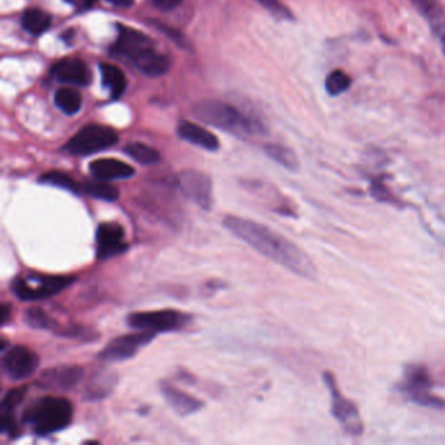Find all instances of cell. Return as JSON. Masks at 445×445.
Returning <instances> with one entry per match:
<instances>
[{
	"mask_svg": "<svg viewBox=\"0 0 445 445\" xmlns=\"http://www.w3.org/2000/svg\"><path fill=\"white\" fill-rule=\"evenodd\" d=\"M224 228L259 254H264L295 274L310 280L316 277V267L310 256L295 243L265 225L246 218L228 216L224 219Z\"/></svg>",
	"mask_w": 445,
	"mask_h": 445,
	"instance_id": "cell-1",
	"label": "cell"
},
{
	"mask_svg": "<svg viewBox=\"0 0 445 445\" xmlns=\"http://www.w3.org/2000/svg\"><path fill=\"white\" fill-rule=\"evenodd\" d=\"M111 54L127 59L146 76H162L170 68V59L155 49L152 39L122 24L118 25V39L111 47Z\"/></svg>",
	"mask_w": 445,
	"mask_h": 445,
	"instance_id": "cell-2",
	"label": "cell"
},
{
	"mask_svg": "<svg viewBox=\"0 0 445 445\" xmlns=\"http://www.w3.org/2000/svg\"><path fill=\"white\" fill-rule=\"evenodd\" d=\"M74 417V407L64 397L45 395L33 401L24 410L23 420L39 436L62 431L67 428Z\"/></svg>",
	"mask_w": 445,
	"mask_h": 445,
	"instance_id": "cell-3",
	"label": "cell"
},
{
	"mask_svg": "<svg viewBox=\"0 0 445 445\" xmlns=\"http://www.w3.org/2000/svg\"><path fill=\"white\" fill-rule=\"evenodd\" d=\"M195 115L204 123L235 135L257 136L267 132L263 123L244 116L235 107L221 101H202L193 106Z\"/></svg>",
	"mask_w": 445,
	"mask_h": 445,
	"instance_id": "cell-4",
	"label": "cell"
},
{
	"mask_svg": "<svg viewBox=\"0 0 445 445\" xmlns=\"http://www.w3.org/2000/svg\"><path fill=\"white\" fill-rule=\"evenodd\" d=\"M75 282L71 276H46V274H28L16 277L12 281V293L24 302L47 299L63 292L65 287Z\"/></svg>",
	"mask_w": 445,
	"mask_h": 445,
	"instance_id": "cell-5",
	"label": "cell"
},
{
	"mask_svg": "<svg viewBox=\"0 0 445 445\" xmlns=\"http://www.w3.org/2000/svg\"><path fill=\"white\" fill-rule=\"evenodd\" d=\"M119 138L113 128L89 124L81 128L63 146V151L72 155H89L114 146Z\"/></svg>",
	"mask_w": 445,
	"mask_h": 445,
	"instance_id": "cell-6",
	"label": "cell"
},
{
	"mask_svg": "<svg viewBox=\"0 0 445 445\" xmlns=\"http://www.w3.org/2000/svg\"><path fill=\"white\" fill-rule=\"evenodd\" d=\"M324 382L331 393L332 415L340 423L344 431L351 436H359L363 433V420L360 418L359 409L353 401L346 398L337 387V382L332 372L324 373Z\"/></svg>",
	"mask_w": 445,
	"mask_h": 445,
	"instance_id": "cell-7",
	"label": "cell"
},
{
	"mask_svg": "<svg viewBox=\"0 0 445 445\" xmlns=\"http://www.w3.org/2000/svg\"><path fill=\"white\" fill-rule=\"evenodd\" d=\"M188 321V316L174 310H160L133 312L128 315V325L136 331L165 333L180 329Z\"/></svg>",
	"mask_w": 445,
	"mask_h": 445,
	"instance_id": "cell-8",
	"label": "cell"
},
{
	"mask_svg": "<svg viewBox=\"0 0 445 445\" xmlns=\"http://www.w3.org/2000/svg\"><path fill=\"white\" fill-rule=\"evenodd\" d=\"M433 382L430 379L428 371L423 366H410L405 371V380L402 385V392L410 397L411 401L422 406L442 409L445 402L431 393Z\"/></svg>",
	"mask_w": 445,
	"mask_h": 445,
	"instance_id": "cell-9",
	"label": "cell"
},
{
	"mask_svg": "<svg viewBox=\"0 0 445 445\" xmlns=\"http://www.w3.org/2000/svg\"><path fill=\"white\" fill-rule=\"evenodd\" d=\"M154 337V333L144 331L119 336L102 349L98 358L103 362L127 360L136 356L144 346L151 344Z\"/></svg>",
	"mask_w": 445,
	"mask_h": 445,
	"instance_id": "cell-10",
	"label": "cell"
},
{
	"mask_svg": "<svg viewBox=\"0 0 445 445\" xmlns=\"http://www.w3.org/2000/svg\"><path fill=\"white\" fill-rule=\"evenodd\" d=\"M3 353L1 367L13 382L28 379L39 369V356L26 346L16 345Z\"/></svg>",
	"mask_w": 445,
	"mask_h": 445,
	"instance_id": "cell-11",
	"label": "cell"
},
{
	"mask_svg": "<svg viewBox=\"0 0 445 445\" xmlns=\"http://www.w3.org/2000/svg\"><path fill=\"white\" fill-rule=\"evenodd\" d=\"M178 186L180 191L204 210L212 208V180L208 175L195 170L182 171L178 175Z\"/></svg>",
	"mask_w": 445,
	"mask_h": 445,
	"instance_id": "cell-12",
	"label": "cell"
},
{
	"mask_svg": "<svg viewBox=\"0 0 445 445\" xmlns=\"http://www.w3.org/2000/svg\"><path fill=\"white\" fill-rule=\"evenodd\" d=\"M126 231L122 225L114 222L101 224L96 231V254L98 260H109L124 254L128 250Z\"/></svg>",
	"mask_w": 445,
	"mask_h": 445,
	"instance_id": "cell-13",
	"label": "cell"
},
{
	"mask_svg": "<svg viewBox=\"0 0 445 445\" xmlns=\"http://www.w3.org/2000/svg\"><path fill=\"white\" fill-rule=\"evenodd\" d=\"M83 378L84 369L80 366H58L43 371L37 380V385L47 391L65 392L76 388Z\"/></svg>",
	"mask_w": 445,
	"mask_h": 445,
	"instance_id": "cell-14",
	"label": "cell"
},
{
	"mask_svg": "<svg viewBox=\"0 0 445 445\" xmlns=\"http://www.w3.org/2000/svg\"><path fill=\"white\" fill-rule=\"evenodd\" d=\"M51 74L61 83L80 87L89 85L91 78L87 64L76 58H68L58 62L52 67Z\"/></svg>",
	"mask_w": 445,
	"mask_h": 445,
	"instance_id": "cell-15",
	"label": "cell"
},
{
	"mask_svg": "<svg viewBox=\"0 0 445 445\" xmlns=\"http://www.w3.org/2000/svg\"><path fill=\"white\" fill-rule=\"evenodd\" d=\"M89 171L93 178L105 182L124 180L135 175L132 166L115 158H101L90 162Z\"/></svg>",
	"mask_w": 445,
	"mask_h": 445,
	"instance_id": "cell-16",
	"label": "cell"
},
{
	"mask_svg": "<svg viewBox=\"0 0 445 445\" xmlns=\"http://www.w3.org/2000/svg\"><path fill=\"white\" fill-rule=\"evenodd\" d=\"M161 393L164 395L167 405L180 417L191 415L193 413L200 411L204 407L203 401L180 391L170 382H161Z\"/></svg>",
	"mask_w": 445,
	"mask_h": 445,
	"instance_id": "cell-17",
	"label": "cell"
},
{
	"mask_svg": "<svg viewBox=\"0 0 445 445\" xmlns=\"http://www.w3.org/2000/svg\"><path fill=\"white\" fill-rule=\"evenodd\" d=\"M178 135L180 139L188 141L192 145L200 146L205 151L215 152L219 148V142L212 132L191 122H182L178 126Z\"/></svg>",
	"mask_w": 445,
	"mask_h": 445,
	"instance_id": "cell-18",
	"label": "cell"
},
{
	"mask_svg": "<svg viewBox=\"0 0 445 445\" xmlns=\"http://www.w3.org/2000/svg\"><path fill=\"white\" fill-rule=\"evenodd\" d=\"M436 34H444L445 8L440 0H410Z\"/></svg>",
	"mask_w": 445,
	"mask_h": 445,
	"instance_id": "cell-19",
	"label": "cell"
},
{
	"mask_svg": "<svg viewBox=\"0 0 445 445\" xmlns=\"http://www.w3.org/2000/svg\"><path fill=\"white\" fill-rule=\"evenodd\" d=\"M116 373L111 371H102L90 379L85 391V398L89 401L102 400L110 395L116 385Z\"/></svg>",
	"mask_w": 445,
	"mask_h": 445,
	"instance_id": "cell-20",
	"label": "cell"
},
{
	"mask_svg": "<svg viewBox=\"0 0 445 445\" xmlns=\"http://www.w3.org/2000/svg\"><path fill=\"white\" fill-rule=\"evenodd\" d=\"M101 71L102 85L109 90L113 98H119L127 87V80L120 68L113 64H100Z\"/></svg>",
	"mask_w": 445,
	"mask_h": 445,
	"instance_id": "cell-21",
	"label": "cell"
},
{
	"mask_svg": "<svg viewBox=\"0 0 445 445\" xmlns=\"http://www.w3.org/2000/svg\"><path fill=\"white\" fill-rule=\"evenodd\" d=\"M21 25L29 34L39 36L50 28L51 16L39 8L26 10L21 17Z\"/></svg>",
	"mask_w": 445,
	"mask_h": 445,
	"instance_id": "cell-22",
	"label": "cell"
},
{
	"mask_svg": "<svg viewBox=\"0 0 445 445\" xmlns=\"http://www.w3.org/2000/svg\"><path fill=\"white\" fill-rule=\"evenodd\" d=\"M25 323L30 328L39 331L58 332L61 329L58 321L39 307H32L26 311Z\"/></svg>",
	"mask_w": 445,
	"mask_h": 445,
	"instance_id": "cell-23",
	"label": "cell"
},
{
	"mask_svg": "<svg viewBox=\"0 0 445 445\" xmlns=\"http://www.w3.org/2000/svg\"><path fill=\"white\" fill-rule=\"evenodd\" d=\"M84 191L87 192L91 197H94L97 200H102V202L113 203L119 199V190L116 187L110 184L109 182L98 180V179L87 182Z\"/></svg>",
	"mask_w": 445,
	"mask_h": 445,
	"instance_id": "cell-24",
	"label": "cell"
},
{
	"mask_svg": "<svg viewBox=\"0 0 445 445\" xmlns=\"http://www.w3.org/2000/svg\"><path fill=\"white\" fill-rule=\"evenodd\" d=\"M39 183L46 184V186L58 187V188H61V190L72 192V193H76V195H78V193L81 192L80 184L77 183L75 179L72 178V177H69V175H68V174H65V173L56 171V170H52V171H49V173H46V174L41 175Z\"/></svg>",
	"mask_w": 445,
	"mask_h": 445,
	"instance_id": "cell-25",
	"label": "cell"
},
{
	"mask_svg": "<svg viewBox=\"0 0 445 445\" xmlns=\"http://www.w3.org/2000/svg\"><path fill=\"white\" fill-rule=\"evenodd\" d=\"M124 152L141 165H154V164L160 162V160H161V155L158 151H155L152 146L142 144V142L128 144L127 146L124 148Z\"/></svg>",
	"mask_w": 445,
	"mask_h": 445,
	"instance_id": "cell-26",
	"label": "cell"
},
{
	"mask_svg": "<svg viewBox=\"0 0 445 445\" xmlns=\"http://www.w3.org/2000/svg\"><path fill=\"white\" fill-rule=\"evenodd\" d=\"M265 153L268 157L272 158L273 161H276L277 164L283 166L285 169L290 170V171H296L299 167V161L295 155V153L282 145H277V144H269L265 146Z\"/></svg>",
	"mask_w": 445,
	"mask_h": 445,
	"instance_id": "cell-27",
	"label": "cell"
},
{
	"mask_svg": "<svg viewBox=\"0 0 445 445\" xmlns=\"http://www.w3.org/2000/svg\"><path fill=\"white\" fill-rule=\"evenodd\" d=\"M55 103L56 106L67 115L76 114L81 109V97L74 89L61 88L55 93Z\"/></svg>",
	"mask_w": 445,
	"mask_h": 445,
	"instance_id": "cell-28",
	"label": "cell"
},
{
	"mask_svg": "<svg viewBox=\"0 0 445 445\" xmlns=\"http://www.w3.org/2000/svg\"><path fill=\"white\" fill-rule=\"evenodd\" d=\"M351 78L344 71H333L325 80V89L331 96H340L350 88Z\"/></svg>",
	"mask_w": 445,
	"mask_h": 445,
	"instance_id": "cell-29",
	"label": "cell"
},
{
	"mask_svg": "<svg viewBox=\"0 0 445 445\" xmlns=\"http://www.w3.org/2000/svg\"><path fill=\"white\" fill-rule=\"evenodd\" d=\"M26 392L28 387H19L11 389L1 401V413H13V410L24 401Z\"/></svg>",
	"mask_w": 445,
	"mask_h": 445,
	"instance_id": "cell-30",
	"label": "cell"
},
{
	"mask_svg": "<svg viewBox=\"0 0 445 445\" xmlns=\"http://www.w3.org/2000/svg\"><path fill=\"white\" fill-rule=\"evenodd\" d=\"M372 196L382 203H397L393 193L382 183V180H373L371 184Z\"/></svg>",
	"mask_w": 445,
	"mask_h": 445,
	"instance_id": "cell-31",
	"label": "cell"
},
{
	"mask_svg": "<svg viewBox=\"0 0 445 445\" xmlns=\"http://www.w3.org/2000/svg\"><path fill=\"white\" fill-rule=\"evenodd\" d=\"M260 4H263L268 11L273 13L279 19H292L290 11L281 3L280 0H257Z\"/></svg>",
	"mask_w": 445,
	"mask_h": 445,
	"instance_id": "cell-32",
	"label": "cell"
},
{
	"mask_svg": "<svg viewBox=\"0 0 445 445\" xmlns=\"http://www.w3.org/2000/svg\"><path fill=\"white\" fill-rule=\"evenodd\" d=\"M1 433H7L10 437L19 435V426L13 418V413H1Z\"/></svg>",
	"mask_w": 445,
	"mask_h": 445,
	"instance_id": "cell-33",
	"label": "cell"
},
{
	"mask_svg": "<svg viewBox=\"0 0 445 445\" xmlns=\"http://www.w3.org/2000/svg\"><path fill=\"white\" fill-rule=\"evenodd\" d=\"M153 4L162 10V11H170L174 10L175 7H178L179 4L182 3V0H152Z\"/></svg>",
	"mask_w": 445,
	"mask_h": 445,
	"instance_id": "cell-34",
	"label": "cell"
},
{
	"mask_svg": "<svg viewBox=\"0 0 445 445\" xmlns=\"http://www.w3.org/2000/svg\"><path fill=\"white\" fill-rule=\"evenodd\" d=\"M67 3H69L71 6H74L77 10H89L91 8L97 0H65Z\"/></svg>",
	"mask_w": 445,
	"mask_h": 445,
	"instance_id": "cell-35",
	"label": "cell"
},
{
	"mask_svg": "<svg viewBox=\"0 0 445 445\" xmlns=\"http://www.w3.org/2000/svg\"><path fill=\"white\" fill-rule=\"evenodd\" d=\"M154 25H155V28L161 29L162 32H165L166 36H169V37H171L174 41H177L179 45L183 42L182 34H180L179 32H177V30H174V29H171V28H169V26L160 25V24H157V23H155Z\"/></svg>",
	"mask_w": 445,
	"mask_h": 445,
	"instance_id": "cell-36",
	"label": "cell"
},
{
	"mask_svg": "<svg viewBox=\"0 0 445 445\" xmlns=\"http://www.w3.org/2000/svg\"><path fill=\"white\" fill-rule=\"evenodd\" d=\"M10 316H11V307L8 305H1V315H0V320H1V324H7V321L10 320Z\"/></svg>",
	"mask_w": 445,
	"mask_h": 445,
	"instance_id": "cell-37",
	"label": "cell"
},
{
	"mask_svg": "<svg viewBox=\"0 0 445 445\" xmlns=\"http://www.w3.org/2000/svg\"><path fill=\"white\" fill-rule=\"evenodd\" d=\"M107 1L114 4L116 7H128L133 3V0H107Z\"/></svg>",
	"mask_w": 445,
	"mask_h": 445,
	"instance_id": "cell-38",
	"label": "cell"
},
{
	"mask_svg": "<svg viewBox=\"0 0 445 445\" xmlns=\"http://www.w3.org/2000/svg\"><path fill=\"white\" fill-rule=\"evenodd\" d=\"M442 41H443V51H444V55H445V34H443V37H442Z\"/></svg>",
	"mask_w": 445,
	"mask_h": 445,
	"instance_id": "cell-39",
	"label": "cell"
}]
</instances>
